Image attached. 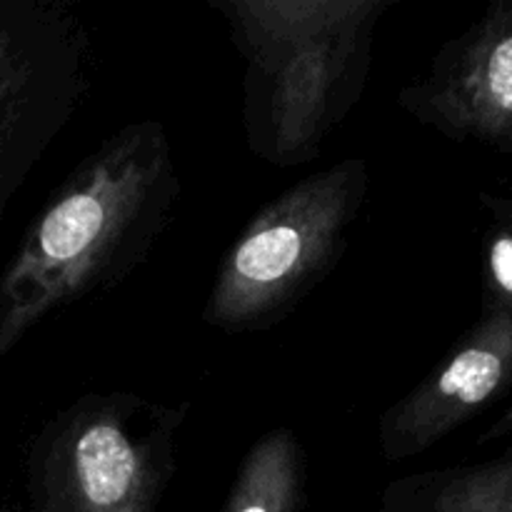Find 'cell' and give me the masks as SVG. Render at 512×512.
I'll return each instance as SVG.
<instances>
[{
  "label": "cell",
  "instance_id": "30bf717a",
  "mask_svg": "<svg viewBox=\"0 0 512 512\" xmlns=\"http://www.w3.org/2000/svg\"><path fill=\"white\" fill-rule=\"evenodd\" d=\"M485 313L512 315V210L500 205L485 243Z\"/></svg>",
  "mask_w": 512,
  "mask_h": 512
},
{
  "label": "cell",
  "instance_id": "8992f818",
  "mask_svg": "<svg viewBox=\"0 0 512 512\" xmlns=\"http://www.w3.org/2000/svg\"><path fill=\"white\" fill-rule=\"evenodd\" d=\"M395 100L450 138L512 150V3L493 5Z\"/></svg>",
  "mask_w": 512,
  "mask_h": 512
},
{
  "label": "cell",
  "instance_id": "ba28073f",
  "mask_svg": "<svg viewBox=\"0 0 512 512\" xmlns=\"http://www.w3.org/2000/svg\"><path fill=\"white\" fill-rule=\"evenodd\" d=\"M385 512H512V458L393 480Z\"/></svg>",
  "mask_w": 512,
  "mask_h": 512
},
{
  "label": "cell",
  "instance_id": "7a4b0ae2",
  "mask_svg": "<svg viewBox=\"0 0 512 512\" xmlns=\"http://www.w3.org/2000/svg\"><path fill=\"white\" fill-rule=\"evenodd\" d=\"M400 0H210L245 60L243 125L250 150L275 168L320 155L358 105L375 30Z\"/></svg>",
  "mask_w": 512,
  "mask_h": 512
},
{
  "label": "cell",
  "instance_id": "52a82bcc",
  "mask_svg": "<svg viewBox=\"0 0 512 512\" xmlns=\"http://www.w3.org/2000/svg\"><path fill=\"white\" fill-rule=\"evenodd\" d=\"M512 380V315L485 313L438 370L395 400L378 423L380 453L405 463L425 453Z\"/></svg>",
  "mask_w": 512,
  "mask_h": 512
},
{
  "label": "cell",
  "instance_id": "6da1fadb",
  "mask_svg": "<svg viewBox=\"0 0 512 512\" xmlns=\"http://www.w3.org/2000/svg\"><path fill=\"white\" fill-rule=\"evenodd\" d=\"M178 198L160 120H135L105 138L50 193L0 275V358L53 313L135 273Z\"/></svg>",
  "mask_w": 512,
  "mask_h": 512
},
{
  "label": "cell",
  "instance_id": "9c48e42d",
  "mask_svg": "<svg viewBox=\"0 0 512 512\" xmlns=\"http://www.w3.org/2000/svg\"><path fill=\"white\" fill-rule=\"evenodd\" d=\"M305 470L308 458L295 430H270L245 453L223 512H300Z\"/></svg>",
  "mask_w": 512,
  "mask_h": 512
},
{
  "label": "cell",
  "instance_id": "5b68a950",
  "mask_svg": "<svg viewBox=\"0 0 512 512\" xmlns=\"http://www.w3.org/2000/svg\"><path fill=\"white\" fill-rule=\"evenodd\" d=\"M88 63L73 5L0 0V218L83 103Z\"/></svg>",
  "mask_w": 512,
  "mask_h": 512
},
{
  "label": "cell",
  "instance_id": "3957f363",
  "mask_svg": "<svg viewBox=\"0 0 512 512\" xmlns=\"http://www.w3.org/2000/svg\"><path fill=\"white\" fill-rule=\"evenodd\" d=\"M188 413L123 390L68 403L30 445V512H160Z\"/></svg>",
  "mask_w": 512,
  "mask_h": 512
},
{
  "label": "cell",
  "instance_id": "277c9868",
  "mask_svg": "<svg viewBox=\"0 0 512 512\" xmlns=\"http://www.w3.org/2000/svg\"><path fill=\"white\" fill-rule=\"evenodd\" d=\"M368 188V163L345 158L263 205L215 273L205 323L255 333L293 313L340 263Z\"/></svg>",
  "mask_w": 512,
  "mask_h": 512
}]
</instances>
